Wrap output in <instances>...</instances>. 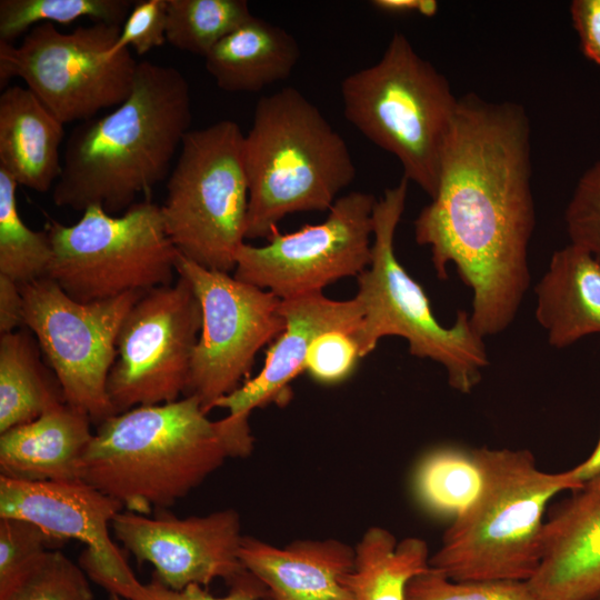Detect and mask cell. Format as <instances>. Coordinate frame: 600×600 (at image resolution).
Listing matches in <instances>:
<instances>
[{
	"mask_svg": "<svg viewBox=\"0 0 600 600\" xmlns=\"http://www.w3.org/2000/svg\"><path fill=\"white\" fill-rule=\"evenodd\" d=\"M530 123L522 106L459 99L437 190L414 221L440 279L453 263L472 290L469 314L482 337L506 330L529 288L534 228Z\"/></svg>",
	"mask_w": 600,
	"mask_h": 600,
	"instance_id": "cell-1",
	"label": "cell"
},
{
	"mask_svg": "<svg viewBox=\"0 0 600 600\" xmlns=\"http://www.w3.org/2000/svg\"><path fill=\"white\" fill-rule=\"evenodd\" d=\"M253 448L249 424L208 418L198 398L140 406L97 426L79 478L128 511L151 514L188 496L227 458Z\"/></svg>",
	"mask_w": 600,
	"mask_h": 600,
	"instance_id": "cell-2",
	"label": "cell"
},
{
	"mask_svg": "<svg viewBox=\"0 0 600 600\" xmlns=\"http://www.w3.org/2000/svg\"><path fill=\"white\" fill-rule=\"evenodd\" d=\"M192 121L189 83L174 67L138 62L129 97L110 113L82 121L66 142L56 206L113 214L162 181Z\"/></svg>",
	"mask_w": 600,
	"mask_h": 600,
	"instance_id": "cell-3",
	"label": "cell"
},
{
	"mask_svg": "<svg viewBox=\"0 0 600 600\" xmlns=\"http://www.w3.org/2000/svg\"><path fill=\"white\" fill-rule=\"evenodd\" d=\"M481 486L453 519L430 567L453 581H528L542 556L550 500L580 483L572 470H541L529 450L474 449Z\"/></svg>",
	"mask_w": 600,
	"mask_h": 600,
	"instance_id": "cell-4",
	"label": "cell"
},
{
	"mask_svg": "<svg viewBox=\"0 0 600 600\" xmlns=\"http://www.w3.org/2000/svg\"><path fill=\"white\" fill-rule=\"evenodd\" d=\"M242 158L249 187L246 239H268L290 213L329 211L356 177L344 139L291 87L258 100Z\"/></svg>",
	"mask_w": 600,
	"mask_h": 600,
	"instance_id": "cell-5",
	"label": "cell"
},
{
	"mask_svg": "<svg viewBox=\"0 0 600 600\" xmlns=\"http://www.w3.org/2000/svg\"><path fill=\"white\" fill-rule=\"evenodd\" d=\"M340 94L346 119L432 198L459 103L446 77L396 31L377 63L342 80Z\"/></svg>",
	"mask_w": 600,
	"mask_h": 600,
	"instance_id": "cell-6",
	"label": "cell"
},
{
	"mask_svg": "<svg viewBox=\"0 0 600 600\" xmlns=\"http://www.w3.org/2000/svg\"><path fill=\"white\" fill-rule=\"evenodd\" d=\"M408 184L403 177L376 202L371 260L358 276L356 298L363 317L354 338L363 358L374 350L381 338L401 337L408 341L412 356L440 363L447 371L449 384L469 393L480 382L488 364L483 338L463 310L458 311L452 327L440 324L423 289L394 253V234L404 210Z\"/></svg>",
	"mask_w": 600,
	"mask_h": 600,
	"instance_id": "cell-7",
	"label": "cell"
},
{
	"mask_svg": "<svg viewBox=\"0 0 600 600\" xmlns=\"http://www.w3.org/2000/svg\"><path fill=\"white\" fill-rule=\"evenodd\" d=\"M243 138L230 119L189 130L160 207L166 232L180 254L228 273L234 270L246 239L249 187Z\"/></svg>",
	"mask_w": 600,
	"mask_h": 600,
	"instance_id": "cell-8",
	"label": "cell"
},
{
	"mask_svg": "<svg viewBox=\"0 0 600 600\" xmlns=\"http://www.w3.org/2000/svg\"><path fill=\"white\" fill-rule=\"evenodd\" d=\"M47 231L52 244L47 277L76 301H103L174 282L178 250L160 206L149 200L121 216L91 206L74 224L51 221Z\"/></svg>",
	"mask_w": 600,
	"mask_h": 600,
	"instance_id": "cell-9",
	"label": "cell"
},
{
	"mask_svg": "<svg viewBox=\"0 0 600 600\" xmlns=\"http://www.w3.org/2000/svg\"><path fill=\"white\" fill-rule=\"evenodd\" d=\"M121 27L94 22L61 32L44 22L18 47L0 41V87L21 78L63 124L119 106L132 90L138 67L129 49L108 57Z\"/></svg>",
	"mask_w": 600,
	"mask_h": 600,
	"instance_id": "cell-10",
	"label": "cell"
},
{
	"mask_svg": "<svg viewBox=\"0 0 600 600\" xmlns=\"http://www.w3.org/2000/svg\"><path fill=\"white\" fill-rule=\"evenodd\" d=\"M19 287L24 327L37 339L66 402L88 413L96 426L114 416L107 383L117 340L127 313L144 292L83 303L48 277Z\"/></svg>",
	"mask_w": 600,
	"mask_h": 600,
	"instance_id": "cell-11",
	"label": "cell"
},
{
	"mask_svg": "<svg viewBox=\"0 0 600 600\" xmlns=\"http://www.w3.org/2000/svg\"><path fill=\"white\" fill-rule=\"evenodd\" d=\"M176 270L191 284L202 312L184 396L198 398L209 413L242 384L260 349L284 330L281 299L179 252Z\"/></svg>",
	"mask_w": 600,
	"mask_h": 600,
	"instance_id": "cell-12",
	"label": "cell"
},
{
	"mask_svg": "<svg viewBox=\"0 0 600 600\" xmlns=\"http://www.w3.org/2000/svg\"><path fill=\"white\" fill-rule=\"evenodd\" d=\"M201 324L199 299L183 277L141 296L122 322L108 377L116 414L184 396Z\"/></svg>",
	"mask_w": 600,
	"mask_h": 600,
	"instance_id": "cell-13",
	"label": "cell"
},
{
	"mask_svg": "<svg viewBox=\"0 0 600 600\" xmlns=\"http://www.w3.org/2000/svg\"><path fill=\"white\" fill-rule=\"evenodd\" d=\"M376 202L371 193L352 191L337 199L321 223L290 233L277 230L264 246L243 243L236 256L233 277L281 300L358 277L371 260Z\"/></svg>",
	"mask_w": 600,
	"mask_h": 600,
	"instance_id": "cell-14",
	"label": "cell"
},
{
	"mask_svg": "<svg viewBox=\"0 0 600 600\" xmlns=\"http://www.w3.org/2000/svg\"><path fill=\"white\" fill-rule=\"evenodd\" d=\"M152 513L120 511L111 528L137 562L152 564L153 577L166 587H208L218 578L230 584L247 570L239 558L243 536L236 510L187 518L167 509Z\"/></svg>",
	"mask_w": 600,
	"mask_h": 600,
	"instance_id": "cell-15",
	"label": "cell"
},
{
	"mask_svg": "<svg viewBox=\"0 0 600 600\" xmlns=\"http://www.w3.org/2000/svg\"><path fill=\"white\" fill-rule=\"evenodd\" d=\"M122 509L119 501L82 480L22 481L0 476V518L23 519L63 541L84 543L80 567L116 594L139 581L109 534Z\"/></svg>",
	"mask_w": 600,
	"mask_h": 600,
	"instance_id": "cell-16",
	"label": "cell"
},
{
	"mask_svg": "<svg viewBox=\"0 0 600 600\" xmlns=\"http://www.w3.org/2000/svg\"><path fill=\"white\" fill-rule=\"evenodd\" d=\"M280 312L286 328L268 349L260 372L214 404L228 410L227 417L239 423H249V416L257 408L272 402L282 404L289 399V386L304 371L307 353L319 334L343 330L356 336L363 317L356 297L333 300L322 291L281 300Z\"/></svg>",
	"mask_w": 600,
	"mask_h": 600,
	"instance_id": "cell-17",
	"label": "cell"
},
{
	"mask_svg": "<svg viewBox=\"0 0 600 600\" xmlns=\"http://www.w3.org/2000/svg\"><path fill=\"white\" fill-rule=\"evenodd\" d=\"M527 582L539 600L600 597V476L553 507L539 567Z\"/></svg>",
	"mask_w": 600,
	"mask_h": 600,
	"instance_id": "cell-18",
	"label": "cell"
},
{
	"mask_svg": "<svg viewBox=\"0 0 600 600\" xmlns=\"http://www.w3.org/2000/svg\"><path fill=\"white\" fill-rule=\"evenodd\" d=\"M239 558L270 600H353L348 577L354 549L336 539L297 540L278 548L243 536Z\"/></svg>",
	"mask_w": 600,
	"mask_h": 600,
	"instance_id": "cell-19",
	"label": "cell"
},
{
	"mask_svg": "<svg viewBox=\"0 0 600 600\" xmlns=\"http://www.w3.org/2000/svg\"><path fill=\"white\" fill-rule=\"evenodd\" d=\"M83 410L67 402L0 433V476L22 481H76L93 433Z\"/></svg>",
	"mask_w": 600,
	"mask_h": 600,
	"instance_id": "cell-20",
	"label": "cell"
},
{
	"mask_svg": "<svg viewBox=\"0 0 600 600\" xmlns=\"http://www.w3.org/2000/svg\"><path fill=\"white\" fill-rule=\"evenodd\" d=\"M63 123L28 88L12 86L0 96V169L18 186L47 192L61 169Z\"/></svg>",
	"mask_w": 600,
	"mask_h": 600,
	"instance_id": "cell-21",
	"label": "cell"
},
{
	"mask_svg": "<svg viewBox=\"0 0 600 600\" xmlns=\"http://www.w3.org/2000/svg\"><path fill=\"white\" fill-rule=\"evenodd\" d=\"M536 318L552 347L600 333V260L573 244L557 250L536 286Z\"/></svg>",
	"mask_w": 600,
	"mask_h": 600,
	"instance_id": "cell-22",
	"label": "cell"
},
{
	"mask_svg": "<svg viewBox=\"0 0 600 600\" xmlns=\"http://www.w3.org/2000/svg\"><path fill=\"white\" fill-rule=\"evenodd\" d=\"M300 48L286 29L252 16L204 57L217 86L228 92H258L287 79Z\"/></svg>",
	"mask_w": 600,
	"mask_h": 600,
	"instance_id": "cell-23",
	"label": "cell"
},
{
	"mask_svg": "<svg viewBox=\"0 0 600 600\" xmlns=\"http://www.w3.org/2000/svg\"><path fill=\"white\" fill-rule=\"evenodd\" d=\"M41 353L26 327L0 336V433L66 402L62 387Z\"/></svg>",
	"mask_w": 600,
	"mask_h": 600,
	"instance_id": "cell-24",
	"label": "cell"
},
{
	"mask_svg": "<svg viewBox=\"0 0 600 600\" xmlns=\"http://www.w3.org/2000/svg\"><path fill=\"white\" fill-rule=\"evenodd\" d=\"M429 561L423 539L398 541L384 528H369L354 548V568L348 577L353 600H406L409 582L430 567Z\"/></svg>",
	"mask_w": 600,
	"mask_h": 600,
	"instance_id": "cell-25",
	"label": "cell"
},
{
	"mask_svg": "<svg viewBox=\"0 0 600 600\" xmlns=\"http://www.w3.org/2000/svg\"><path fill=\"white\" fill-rule=\"evenodd\" d=\"M481 472L473 453L456 447H441L419 462L413 488L419 502L429 512L458 517L476 498Z\"/></svg>",
	"mask_w": 600,
	"mask_h": 600,
	"instance_id": "cell-26",
	"label": "cell"
},
{
	"mask_svg": "<svg viewBox=\"0 0 600 600\" xmlns=\"http://www.w3.org/2000/svg\"><path fill=\"white\" fill-rule=\"evenodd\" d=\"M252 16L246 0H168L167 42L204 58Z\"/></svg>",
	"mask_w": 600,
	"mask_h": 600,
	"instance_id": "cell-27",
	"label": "cell"
},
{
	"mask_svg": "<svg viewBox=\"0 0 600 600\" xmlns=\"http://www.w3.org/2000/svg\"><path fill=\"white\" fill-rule=\"evenodd\" d=\"M18 183L0 169V274L22 286L47 277L52 259L48 231H34L21 219Z\"/></svg>",
	"mask_w": 600,
	"mask_h": 600,
	"instance_id": "cell-28",
	"label": "cell"
},
{
	"mask_svg": "<svg viewBox=\"0 0 600 600\" xmlns=\"http://www.w3.org/2000/svg\"><path fill=\"white\" fill-rule=\"evenodd\" d=\"M134 2L130 0H1L0 41L13 43L34 26L69 24L80 18L122 26Z\"/></svg>",
	"mask_w": 600,
	"mask_h": 600,
	"instance_id": "cell-29",
	"label": "cell"
},
{
	"mask_svg": "<svg viewBox=\"0 0 600 600\" xmlns=\"http://www.w3.org/2000/svg\"><path fill=\"white\" fill-rule=\"evenodd\" d=\"M0 600H94L88 576L59 549L47 551Z\"/></svg>",
	"mask_w": 600,
	"mask_h": 600,
	"instance_id": "cell-30",
	"label": "cell"
},
{
	"mask_svg": "<svg viewBox=\"0 0 600 600\" xmlns=\"http://www.w3.org/2000/svg\"><path fill=\"white\" fill-rule=\"evenodd\" d=\"M406 600H539L527 581H453L429 567L411 579Z\"/></svg>",
	"mask_w": 600,
	"mask_h": 600,
	"instance_id": "cell-31",
	"label": "cell"
},
{
	"mask_svg": "<svg viewBox=\"0 0 600 600\" xmlns=\"http://www.w3.org/2000/svg\"><path fill=\"white\" fill-rule=\"evenodd\" d=\"M64 543L37 524L18 518H0V591L6 590L47 551Z\"/></svg>",
	"mask_w": 600,
	"mask_h": 600,
	"instance_id": "cell-32",
	"label": "cell"
},
{
	"mask_svg": "<svg viewBox=\"0 0 600 600\" xmlns=\"http://www.w3.org/2000/svg\"><path fill=\"white\" fill-rule=\"evenodd\" d=\"M564 221L571 243L589 250L600 260V161L579 179Z\"/></svg>",
	"mask_w": 600,
	"mask_h": 600,
	"instance_id": "cell-33",
	"label": "cell"
},
{
	"mask_svg": "<svg viewBox=\"0 0 600 600\" xmlns=\"http://www.w3.org/2000/svg\"><path fill=\"white\" fill-rule=\"evenodd\" d=\"M354 336L343 330H330L319 334L306 357L304 371L323 384L346 380L361 359Z\"/></svg>",
	"mask_w": 600,
	"mask_h": 600,
	"instance_id": "cell-34",
	"label": "cell"
},
{
	"mask_svg": "<svg viewBox=\"0 0 600 600\" xmlns=\"http://www.w3.org/2000/svg\"><path fill=\"white\" fill-rule=\"evenodd\" d=\"M229 586V592L224 597H214L197 583L182 590H173L153 577L151 582L144 584L138 581L122 589L118 596L124 600H270L267 587L248 570Z\"/></svg>",
	"mask_w": 600,
	"mask_h": 600,
	"instance_id": "cell-35",
	"label": "cell"
},
{
	"mask_svg": "<svg viewBox=\"0 0 600 600\" xmlns=\"http://www.w3.org/2000/svg\"><path fill=\"white\" fill-rule=\"evenodd\" d=\"M167 7L168 0L136 1L108 57H114L129 46L138 54H144L167 42Z\"/></svg>",
	"mask_w": 600,
	"mask_h": 600,
	"instance_id": "cell-36",
	"label": "cell"
},
{
	"mask_svg": "<svg viewBox=\"0 0 600 600\" xmlns=\"http://www.w3.org/2000/svg\"><path fill=\"white\" fill-rule=\"evenodd\" d=\"M570 13L583 54L600 66V0H574Z\"/></svg>",
	"mask_w": 600,
	"mask_h": 600,
	"instance_id": "cell-37",
	"label": "cell"
},
{
	"mask_svg": "<svg viewBox=\"0 0 600 600\" xmlns=\"http://www.w3.org/2000/svg\"><path fill=\"white\" fill-rule=\"evenodd\" d=\"M23 298L19 284L0 274V333L23 328Z\"/></svg>",
	"mask_w": 600,
	"mask_h": 600,
	"instance_id": "cell-38",
	"label": "cell"
},
{
	"mask_svg": "<svg viewBox=\"0 0 600 600\" xmlns=\"http://www.w3.org/2000/svg\"><path fill=\"white\" fill-rule=\"evenodd\" d=\"M574 478L584 483L600 476V438L591 454L581 463L571 469Z\"/></svg>",
	"mask_w": 600,
	"mask_h": 600,
	"instance_id": "cell-39",
	"label": "cell"
},
{
	"mask_svg": "<svg viewBox=\"0 0 600 600\" xmlns=\"http://www.w3.org/2000/svg\"><path fill=\"white\" fill-rule=\"evenodd\" d=\"M376 9L388 13H403L416 11L418 0H373L370 2Z\"/></svg>",
	"mask_w": 600,
	"mask_h": 600,
	"instance_id": "cell-40",
	"label": "cell"
},
{
	"mask_svg": "<svg viewBox=\"0 0 600 600\" xmlns=\"http://www.w3.org/2000/svg\"><path fill=\"white\" fill-rule=\"evenodd\" d=\"M439 4L436 0H418L417 12L431 18L438 12Z\"/></svg>",
	"mask_w": 600,
	"mask_h": 600,
	"instance_id": "cell-41",
	"label": "cell"
},
{
	"mask_svg": "<svg viewBox=\"0 0 600 600\" xmlns=\"http://www.w3.org/2000/svg\"><path fill=\"white\" fill-rule=\"evenodd\" d=\"M108 600H123V598H121L120 596H118L116 593H109V599Z\"/></svg>",
	"mask_w": 600,
	"mask_h": 600,
	"instance_id": "cell-42",
	"label": "cell"
},
{
	"mask_svg": "<svg viewBox=\"0 0 600 600\" xmlns=\"http://www.w3.org/2000/svg\"><path fill=\"white\" fill-rule=\"evenodd\" d=\"M596 600H600V597L598 599H596Z\"/></svg>",
	"mask_w": 600,
	"mask_h": 600,
	"instance_id": "cell-43",
	"label": "cell"
}]
</instances>
